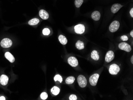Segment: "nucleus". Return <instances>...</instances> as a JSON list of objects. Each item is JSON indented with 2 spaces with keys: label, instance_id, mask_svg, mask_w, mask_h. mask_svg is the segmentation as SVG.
Instances as JSON below:
<instances>
[{
  "label": "nucleus",
  "instance_id": "nucleus-26",
  "mask_svg": "<svg viewBox=\"0 0 133 100\" xmlns=\"http://www.w3.org/2000/svg\"><path fill=\"white\" fill-rule=\"evenodd\" d=\"M121 39L123 41H126L128 40V38L126 36L124 35L122 36L121 37Z\"/></svg>",
  "mask_w": 133,
  "mask_h": 100
},
{
  "label": "nucleus",
  "instance_id": "nucleus-19",
  "mask_svg": "<svg viewBox=\"0 0 133 100\" xmlns=\"http://www.w3.org/2000/svg\"><path fill=\"white\" fill-rule=\"evenodd\" d=\"M75 78L74 76H70L66 78V82L67 84H72L74 82Z\"/></svg>",
  "mask_w": 133,
  "mask_h": 100
},
{
  "label": "nucleus",
  "instance_id": "nucleus-1",
  "mask_svg": "<svg viewBox=\"0 0 133 100\" xmlns=\"http://www.w3.org/2000/svg\"><path fill=\"white\" fill-rule=\"evenodd\" d=\"M12 42L11 40L8 38H4L0 42V45L3 48H8L12 46Z\"/></svg>",
  "mask_w": 133,
  "mask_h": 100
},
{
  "label": "nucleus",
  "instance_id": "nucleus-17",
  "mask_svg": "<svg viewBox=\"0 0 133 100\" xmlns=\"http://www.w3.org/2000/svg\"><path fill=\"white\" fill-rule=\"evenodd\" d=\"M60 42L63 45H66L68 43V40L64 36L60 35L58 38Z\"/></svg>",
  "mask_w": 133,
  "mask_h": 100
},
{
  "label": "nucleus",
  "instance_id": "nucleus-28",
  "mask_svg": "<svg viewBox=\"0 0 133 100\" xmlns=\"http://www.w3.org/2000/svg\"><path fill=\"white\" fill-rule=\"evenodd\" d=\"M5 97L3 96H1L0 97V100H5Z\"/></svg>",
  "mask_w": 133,
  "mask_h": 100
},
{
  "label": "nucleus",
  "instance_id": "nucleus-22",
  "mask_svg": "<svg viewBox=\"0 0 133 100\" xmlns=\"http://www.w3.org/2000/svg\"><path fill=\"white\" fill-rule=\"evenodd\" d=\"M54 80L55 82L59 81L61 83L63 81V78H62L61 76H60V75H56L54 77Z\"/></svg>",
  "mask_w": 133,
  "mask_h": 100
},
{
  "label": "nucleus",
  "instance_id": "nucleus-7",
  "mask_svg": "<svg viewBox=\"0 0 133 100\" xmlns=\"http://www.w3.org/2000/svg\"><path fill=\"white\" fill-rule=\"evenodd\" d=\"M74 31L78 34H82L85 31V27L81 24L77 25L74 26Z\"/></svg>",
  "mask_w": 133,
  "mask_h": 100
},
{
  "label": "nucleus",
  "instance_id": "nucleus-4",
  "mask_svg": "<svg viewBox=\"0 0 133 100\" xmlns=\"http://www.w3.org/2000/svg\"><path fill=\"white\" fill-rule=\"evenodd\" d=\"M119 27V22L118 21H114L110 25L109 30L111 32H114L118 30Z\"/></svg>",
  "mask_w": 133,
  "mask_h": 100
},
{
  "label": "nucleus",
  "instance_id": "nucleus-29",
  "mask_svg": "<svg viewBox=\"0 0 133 100\" xmlns=\"http://www.w3.org/2000/svg\"><path fill=\"white\" fill-rule=\"evenodd\" d=\"M130 35L132 37H133V30H132V31L131 32H130Z\"/></svg>",
  "mask_w": 133,
  "mask_h": 100
},
{
  "label": "nucleus",
  "instance_id": "nucleus-8",
  "mask_svg": "<svg viewBox=\"0 0 133 100\" xmlns=\"http://www.w3.org/2000/svg\"><path fill=\"white\" fill-rule=\"evenodd\" d=\"M114 58V54L113 52L112 51H109L107 52L105 56V61L106 62L109 63L111 62Z\"/></svg>",
  "mask_w": 133,
  "mask_h": 100
},
{
  "label": "nucleus",
  "instance_id": "nucleus-18",
  "mask_svg": "<svg viewBox=\"0 0 133 100\" xmlns=\"http://www.w3.org/2000/svg\"><path fill=\"white\" fill-rule=\"evenodd\" d=\"M40 20L36 18L32 19L29 21L28 24L30 25L34 26L36 25L39 23Z\"/></svg>",
  "mask_w": 133,
  "mask_h": 100
},
{
  "label": "nucleus",
  "instance_id": "nucleus-3",
  "mask_svg": "<svg viewBox=\"0 0 133 100\" xmlns=\"http://www.w3.org/2000/svg\"><path fill=\"white\" fill-rule=\"evenodd\" d=\"M78 85L81 88H84L87 84V80L84 76L80 75L78 78Z\"/></svg>",
  "mask_w": 133,
  "mask_h": 100
},
{
  "label": "nucleus",
  "instance_id": "nucleus-2",
  "mask_svg": "<svg viewBox=\"0 0 133 100\" xmlns=\"http://www.w3.org/2000/svg\"><path fill=\"white\" fill-rule=\"evenodd\" d=\"M109 71L111 75H117L120 71V68L118 65L113 64L110 66Z\"/></svg>",
  "mask_w": 133,
  "mask_h": 100
},
{
  "label": "nucleus",
  "instance_id": "nucleus-16",
  "mask_svg": "<svg viewBox=\"0 0 133 100\" xmlns=\"http://www.w3.org/2000/svg\"><path fill=\"white\" fill-rule=\"evenodd\" d=\"M76 47L79 50H81L84 48V44L82 42L78 40L76 43Z\"/></svg>",
  "mask_w": 133,
  "mask_h": 100
},
{
  "label": "nucleus",
  "instance_id": "nucleus-12",
  "mask_svg": "<svg viewBox=\"0 0 133 100\" xmlns=\"http://www.w3.org/2000/svg\"><path fill=\"white\" fill-rule=\"evenodd\" d=\"M39 15L40 17L43 20H47L49 18V14L46 10L43 9L40 11Z\"/></svg>",
  "mask_w": 133,
  "mask_h": 100
},
{
  "label": "nucleus",
  "instance_id": "nucleus-11",
  "mask_svg": "<svg viewBox=\"0 0 133 100\" xmlns=\"http://www.w3.org/2000/svg\"><path fill=\"white\" fill-rule=\"evenodd\" d=\"M123 6L122 5L120 4H114L111 7V11L113 13H116Z\"/></svg>",
  "mask_w": 133,
  "mask_h": 100
},
{
  "label": "nucleus",
  "instance_id": "nucleus-10",
  "mask_svg": "<svg viewBox=\"0 0 133 100\" xmlns=\"http://www.w3.org/2000/svg\"><path fill=\"white\" fill-rule=\"evenodd\" d=\"M8 78L5 75H1L0 77V84L3 86H5L8 84Z\"/></svg>",
  "mask_w": 133,
  "mask_h": 100
},
{
  "label": "nucleus",
  "instance_id": "nucleus-9",
  "mask_svg": "<svg viewBox=\"0 0 133 100\" xmlns=\"http://www.w3.org/2000/svg\"><path fill=\"white\" fill-rule=\"evenodd\" d=\"M68 63L73 67H76L78 65V60L74 57H70L68 59Z\"/></svg>",
  "mask_w": 133,
  "mask_h": 100
},
{
  "label": "nucleus",
  "instance_id": "nucleus-27",
  "mask_svg": "<svg viewBox=\"0 0 133 100\" xmlns=\"http://www.w3.org/2000/svg\"><path fill=\"white\" fill-rule=\"evenodd\" d=\"M130 15L132 17H133V8H132L130 11Z\"/></svg>",
  "mask_w": 133,
  "mask_h": 100
},
{
  "label": "nucleus",
  "instance_id": "nucleus-20",
  "mask_svg": "<svg viewBox=\"0 0 133 100\" xmlns=\"http://www.w3.org/2000/svg\"><path fill=\"white\" fill-rule=\"evenodd\" d=\"M60 92V89L57 86H54L51 89V92L53 94L55 95H57L59 94Z\"/></svg>",
  "mask_w": 133,
  "mask_h": 100
},
{
  "label": "nucleus",
  "instance_id": "nucleus-6",
  "mask_svg": "<svg viewBox=\"0 0 133 100\" xmlns=\"http://www.w3.org/2000/svg\"><path fill=\"white\" fill-rule=\"evenodd\" d=\"M119 48L122 50L127 52H130L131 51V47L129 44L126 43V42H122L119 44Z\"/></svg>",
  "mask_w": 133,
  "mask_h": 100
},
{
  "label": "nucleus",
  "instance_id": "nucleus-21",
  "mask_svg": "<svg viewBox=\"0 0 133 100\" xmlns=\"http://www.w3.org/2000/svg\"><path fill=\"white\" fill-rule=\"evenodd\" d=\"M83 0H75V5L77 8H79L83 3Z\"/></svg>",
  "mask_w": 133,
  "mask_h": 100
},
{
  "label": "nucleus",
  "instance_id": "nucleus-5",
  "mask_svg": "<svg viewBox=\"0 0 133 100\" xmlns=\"http://www.w3.org/2000/svg\"><path fill=\"white\" fill-rule=\"evenodd\" d=\"M99 77V74H94L91 76L89 78V82L90 84L93 86H95L97 84Z\"/></svg>",
  "mask_w": 133,
  "mask_h": 100
},
{
  "label": "nucleus",
  "instance_id": "nucleus-25",
  "mask_svg": "<svg viewBox=\"0 0 133 100\" xmlns=\"http://www.w3.org/2000/svg\"><path fill=\"white\" fill-rule=\"evenodd\" d=\"M77 96L74 94H72L70 96L69 99L70 100H77Z\"/></svg>",
  "mask_w": 133,
  "mask_h": 100
},
{
  "label": "nucleus",
  "instance_id": "nucleus-15",
  "mask_svg": "<svg viewBox=\"0 0 133 100\" xmlns=\"http://www.w3.org/2000/svg\"><path fill=\"white\" fill-rule=\"evenodd\" d=\"M91 57L93 60L95 61H98V60H99L100 58L98 53L96 50H93L91 52Z\"/></svg>",
  "mask_w": 133,
  "mask_h": 100
},
{
  "label": "nucleus",
  "instance_id": "nucleus-30",
  "mask_svg": "<svg viewBox=\"0 0 133 100\" xmlns=\"http://www.w3.org/2000/svg\"><path fill=\"white\" fill-rule=\"evenodd\" d=\"M131 62L132 63V64H133V56H132V57L131 59Z\"/></svg>",
  "mask_w": 133,
  "mask_h": 100
},
{
  "label": "nucleus",
  "instance_id": "nucleus-13",
  "mask_svg": "<svg viewBox=\"0 0 133 100\" xmlns=\"http://www.w3.org/2000/svg\"><path fill=\"white\" fill-rule=\"evenodd\" d=\"M4 56L5 58L7 59V60H8L10 63H13L14 62V58L11 53L9 52H6Z\"/></svg>",
  "mask_w": 133,
  "mask_h": 100
},
{
  "label": "nucleus",
  "instance_id": "nucleus-24",
  "mask_svg": "<svg viewBox=\"0 0 133 100\" xmlns=\"http://www.w3.org/2000/svg\"><path fill=\"white\" fill-rule=\"evenodd\" d=\"M40 97H41V98L43 100H46L48 97V95L46 92H42L40 95Z\"/></svg>",
  "mask_w": 133,
  "mask_h": 100
},
{
  "label": "nucleus",
  "instance_id": "nucleus-14",
  "mask_svg": "<svg viewBox=\"0 0 133 100\" xmlns=\"http://www.w3.org/2000/svg\"><path fill=\"white\" fill-rule=\"evenodd\" d=\"M91 16H92V18L94 20H99L100 18V14L98 11H94L92 13Z\"/></svg>",
  "mask_w": 133,
  "mask_h": 100
},
{
  "label": "nucleus",
  "instance_id": "nucleus-23",
  "mask_svg": "<svg viewBox=\"0 0 133 100\" xmlns=\"http://www.w3.org/2000/svg\"><path fill=\"white\" fill-rule=\"evenodd\" d=\"M50 33V30L47 28H44L43 30V34L44 35L48 36L49 35Z\"/></svg>",
  "mask_w": 133,
  "mask_h": 100
}]
</instances>
